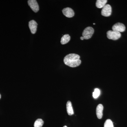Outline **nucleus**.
Returning <instances> with one entry per match:
<instances>
[{
  "instance_id": "nucleus-8",
  "label": "nucleus",
  "mask_w": 127,
  "mask_h": 127,
  "mask_svg": "<svg viewBox=\"0 0 127 127\" xmlns=\"http://www.w3.org/2000/svg\"><path fill=\"white\" fill-rule=\"evenodd\" d=\"M37 23L35 21L32 20L29 22V27L32 34H34L36 32Z\"/></svg>"
},
{
  "instance_id": "nucleus-10",
  "label": "nucleus",
  "mask_w": 127,
  "mask_h": 127,
  "mask_svg": "<svg viewBox=\"0 0 127 127\" xmlns=\"http://www.w3.org/2000/svg\"><path fill=\"white\" fill-rule=\"evenodd\" d=\"M66 109L67 113L69 116H71L74 114L72 104L70 101H68L67 102Z\"/></svg>"
},
{
  "instance_id": "nucleus-4",
  "label": "nucleus",
  "mask_w": 127,
  "mask_h": 127,
  "mask_svg": "<svg viewBox=\"0 0 127 127\" xmlns=\"http://www.w3.org/2000/svg\"><path fill=\"white\" fill-rule=\"evenodd\" d=\"M28 5L33 11L37 12L39 10V5L35 0H29L28 1Z\"/></svg>"
},
{
  "instance_id": "nucleus-12",
  "label": "nucleus",
  "mask_w": 127,
  "mask_h": 127,
  "mask_svg": "<svg viewBox=\"0 0 127 127\" xmlns=\"http://www.w3.org/2000/svg\"><path fill=\"white\" fill-rule=\"evenodd\" d=\"M71 37L68 34L64 35L61 39V43L62 45H64L68 43L70 40Z\"/></svg>"
},
{
  "instance_id": "nucleus-18",
  "label": "nucleus",
  "mask_w": 127,
  "mask_h": 127,
  "mask_svg": "<svg viewBox=\"0 0 127 127\" xmlns=\"http://www.w3.org/2000/svg\"><path fill=\"white\" fill-rule=\"evenodd\" d=\"M63 127H67L66 126H64Z\"/></svg>"
},
{
  "instance_id": "nucleus-3",
  "label": "nucleus",
  "mask_w": 127,
  "mask_h": 127,
  "mask_svg": "<svg viewBox=\"0 0 127 127\" xmlns=\"http://www.w3.org/2000/svg\"><path fill=\"white\" fill-rule=\"evenodd\" d=\"M94 33V30L92 27H88L85 28L82 33L83 37L84 39H90Z\"/></svg>"
},
{
  "instance_id": "nucleus-6",
  "label": "nucleus",
  "mask_w": 127,
  "mask_h": 127,
  "mask_svg": "<svg viewBox=\"0 0 127 127\" xmlns=\"http://www.w3.org/2000/svg\"><path fill=\"white\" fill-rule=\"evenodd\" d=\"M112 29L113 31L120 32H123L125 31V27L123 23H118L113 25Z\"/></svg>"
},
{
  "instance_id": "nucleus-15",
  "label": "nucleus",
  "mask_w": 127,
  "mask_h": 127,
  "mask_svg": "<svg viewBox=\"0 0 127 127\" xmlns=\"http://www.w3.org/2000/svg\"><path fill=\"white\" fill-rule=\"evenodd\" d=\"M100 92L98 89H95L93 93V97L94 98H97L100 95Z\"/></svg>"
},
{
  "instance_id": "nucleus-2",
  "label": "nucleus",
  "mask_w": 127,
  "mask_h": 127,
  "mask_svg": "<svg viewBox=\"0 0 127 127\" xmlns=\"http://www.w3.org/2000/svg\"><path fill=\"white\" fill-rule=\"evenodd\" d=\"M107 37L108 39L116 40L121 37L120 32L114 31H108L107 32Z\"/></svg>"
},
{
  "instance_id": "nucleus-11",
  "label": "nucleus",
  "mask_w": 127,
  "mask_h": 127,
  "mask_svg": "<svg viewBox=\"0 0 127 127\" xmlns=\"http://www.w3.org/2000/svg\"><path fill=\"white\" fill-rule=\"evenodd\" d=\"M107 0H97L96 6L97 8H102L106 5Z\"/></svg>"
},
{
  "instance_id": "nucleus-7",
  "label": "nucleus",
  "mask_w": 127,
  "mask_h": 127,
  "mask_svg": "<svg viewBox=\"0 0 127 127\" xmlns=\"http://www.w3.org/2000/svg\"><path fill=\"white\" fill-rule=\"evenodd\" d=\"M62 12L64 15L68 18H71L74 16L75 15L73 10L70 7L64 8Z\"/></svg>"
},
{
  "instance_id": "nucleus-17",
  "label": "nucleus",
  "mask_w": 127,
  "mask_h": 127,
  "mask_svg": "<svg viewBox=\"0 0 127 127\" xmlns=\"http://www.w3.org/2000/svg\"><path fill=\"white\" fill-rule=\"evenodd\" d=\"M1 96L0 94V99L1 98Z\"/></svg>"
},
{
  "instance_id": "nucleus-1",
  "label": "nucleus",
  "mask_w": 127,
  "mask_h": 127,
  "mask_svg": "<svg viewBox=\"0 0 127 127\" xmlns=\"http://www.w3.org/2000/svg\"><path fill=\"white\" fill-rule=\"evenodd\" d=\"M79 55L76 54H70L64 57V62L66 65L70 67H75L81 64V61Z\"/></svg>"
},
{
  "instance_id": "nucleus-19",
  "label": "nucleus",
  "mask_w": 127,
  "mask_h": 127,
  "mask_svg": "<svg viewBox=\"0 0 127 127\" xmlns=\"http://www.w3.org/2000/svg\"><path fill=\"white\" fill-rule=\"evenodd\" d=\"M95 23H93V25H95Z\"/></svg>"
},
{
  "instance_id": "nucleus-14",
  "label": "nucleus",
  "mask_w": 127,
  "mask_h": 127,
  "mask_svg": "<svg viewBox=\"0 0 127 127\" xmlns=\"http://www.w3.org/2000/svg\"><path fill=\"white\" fill-rule=\"evenodd\" d=\"M104 127H114L113 123L110 119H107L104 123Z\"/></svg>"
},
{
  "instance_id": "nucleus-13",
  "label": "nucleus",
  "mask_w": 127,
  "mask_h": 127,
  "mask_svg": "<svg viewBox=\"0 0 127 127\" xmlns=\"http://www.w3.org/2000/svg\"><path fill=\"white\" fill-rule=\"evenodd\" d=\"M44 124V122L41 119H38L34 123V127H42Z\"/></svg>"
},
{
  "instance_id": "nucleus-5",
  "label": "nucleus",
  "mask_w": 127,
  "mask_h": 127,
  "mask_svg": "<svg viewBox=\"0 0 127 127\" xmlns=\"http://www.w3.org/2000/svg\"><path fill=\"white\" fill-rule=\"evenodd\" d=\"M112 7L109 4H106L103 7L101 11V15L105 17H108L112 13Z\"/></svg>"
},
{
  "instance_id": "nucleus-9",
  "label": "nucleus",
  "mask_w": 127,
  "mask_h": 127,
  "mask_svg": "<svg viewBox=\"0 0 127 127\" xmlns=\"http://www.w3.org/2000/svg\"><path fill=\"white\" fill-rule=\"evenodd\" d=\"M103 109V106L102 104H100L97 105L96 109V114L97 118L99 119L102 118Z\"/></svg>"
},
{
  "instance_id": "nucleus-16",
  "label": "nucleus",
  "mask_w": 127,
  "mask_h": 127,
  "mask_svg": "<svg viewBox=\"0 0 127 127\" xmlns=\"http://www.w3.org/2000/svg\"><path fill=\"white\" fill-rule=\"evenodd\" d=\"M80 39H81V40H82L84 39V37H83V36L81 37H80Z\"/></svg>"
}]
</instances>
